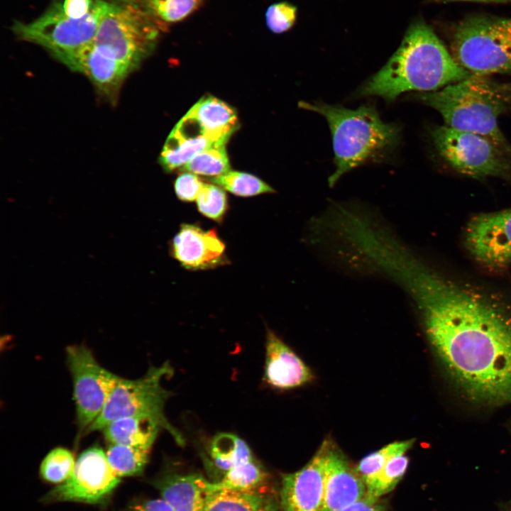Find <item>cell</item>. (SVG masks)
Here are the masks:
<instances>
[{"mask_svg": "<svg viewBox=\"0 0 511 511\" xmlns=\"http://www.w3.org/2000/svg\"><path fill=\"white\" fill-rule=\"evenodd\" d=\"M207 480L199 474H171L155 482L161 498L175 511H204Z\"/></svg>", "mask_w": 511, "mask_h": 511, "instance_id": "ffe728a7", "label": "cell"}, {"mask_svg": "<svg viewBox=\"0 0 511 511\" xmlns=\"http://www.w3.org/2000/svg\"><path fill=\"white\" fill-rule=\"evenodd\" d=\"M511 511V510H510Z\"/></svg>", "mask_w": 511, "mask_h": 511, "instance_id": "f35d334b", "label": "cell"}, {"mask_svg": "<svg viewBox=\"0 0 511 511\" xmlns=\"http://www.w3.org/2000/svg\"><path fill=\"white\" fill-rule=\"evenodd\" d=\"M169 363L150 367L141 378L136 380L119 378L98 417L87 429V433L101 430L109 423L123 417L140 416L150 417L167 431L177 444L183 445L181 433L165 415V405L171 396L161 384L165 376L172 374Z\"/></svg>", "mask_w": 511, "mask_h": 511, "instance_id": "8992f818", "label": "cell"}, {"mask_svg": "<svg viewBox=\"0 0 511 511\" xmlns=\"http://www.w3.org/2000/svg\"><path fill=\"white\" fill-rule=\"evenodd\" d=\"M183 170L214 177L228 172L230 165L225 145H214L199 152L184 165Z\"/></svg>", "mask_w": 511, "mask_h": 511, "instance_id": "4316f807", "label": "cell"}, {"mask_svg": "<svg viewBox=\"0 0 511 511\" xmlns=\"http://www.w3.org/2000/svg\"><path fill=\"white\" fill-rule=\"evenodd\" d=\"M455 60L472 75H511V18L476 14L449 29Z\"/></svg>", "mask_w": 511, "mask_h": 511, "instance_id": "5b68a950", "label": "cell"}, {"mask_svg": "<svg viewBox=\"0 0 511 511\" xmlns=\"http://www.w3.org/2000/svg\"><path fill=\"white\" fill-rule=\"evenodd\" d=\"M414 97L437 111L445 125L484 136L511 158V144L498 121L502 114L511 112V82L472 75L440 89L419 92Z\"/></svg>", "mask_w": 511, "mask_h": 511, "instance_id": "3957f363", "label": "cell"}, {"mask_svg": "<svg viewBox=\"0 0 511 511\" xmlns=\"http://www.w3.org/2000/svg\"><path fill=\"white\" fill-rule=\"evenodd\" d=\"M392 282L412 302L438 358L466 395L511 402V300L449 275L415 251L398 262Z\"/></svg>", "mask_w": 511, "mask_h": 511, "instance_id": "6da1fadb", "label": "cell"}, {"mask_svg": "<svg viewBox=\"0 0 511 511\" xmlns=\"http://www.w3.org/2000/svg\"><path fill=\"white\" fill-rule=\"evenodd\" d=\"M341 511H386V509L379 502V499L366 495L363 498L351 504Z\"/></svg>", "mask_w": 511, "mask_h": 511, "instance_id": "d590c367", "label": "cell"}, {"mask_svg": "<svg viewBox=\"0 0 511 511\" xmlns=\"http://www.w3.org/2000/svg\"><path fill=\"white\" fill-rule=\"evenodd\" d=\"M131 511H175L163 498L144 501L135 505Z\"/></svg>", "mask_w": 511, "mask_h": 511, "instance_id": "8d00e7d4", "label": "cell"}, {"mask_svg": "<svg viewBox=\"0 0 511 511\" xmlns=\"http://www.w3.org/2000/svg\"><path fill=\"white\" fill-rule=\"evenodd\" d=\"M150 449L109 444L106 452L108 462L115 474L128 477L141 473L148 461Z\"/></svg>", "mask_w": 511, "mask_h": 511, "instance_id": "d4e9b609", "label": "cell"}, {"mask_svg": "<svg viewBox=\"0 0 511 511\" xmlns=\"http://www.w3.org/2000/svg\"><path fill=\"white\" fill-rule=\"evenodd\" d=\"M163 429L155 419L140 416L116 419L102 429L109 444H119L151 449L159 432Z\"/></svg>", "mask_w": 511, "mask_h": 511, "instance_id": "44dd1931", "label": "cell"}, {"mask_svg": "<svg viewBox=\"0 0 511 511\" xmlns=\"http://www.w3.org/2000/svg\"><path fill=\"white\" fill-rule=\"evenodd\" d=\"M94 4L92 0H64L62 9L67 16L79 19L91 11Z\"/></svg>", "mask_w": 511, "mask_h": 511, "instance_id": "e575fe53", "label": "cell"}, {"mask_svg": "<svg viewBox=\"0 0 511 511\" xmlns=\"http://www.w3.org/2000/svg\"><path fill=\"white\" fill-rule=\"evenodd\" d=\"M158 34L148 14L132 4L106 2L93 43L135 69Z\"/></svg>", "mask_w": 511, "mask_h": 511, "instance_id": "9c48e42d", "label": "cell"}, {"mask_svg": "<svg viewBox=\"0 0 511 511\" xmlns=\"http://www.w3.org/2000/svg\"><path fill=\"white\" fill-rule=\"evenodd\" d=\"M266 471L255 458L236 466L224 473L220 480L211 483L207 480V493L220 490L256 491L265 482Z\"/></svg>", "mask_w": 511, "mask_h": 511, "instance_id": "cb8c5ba5", "label": "cell"}, {"mask_svg": "<svg viewBox=\"0 0 511 511\" xmlns=\"http://www.w3.org/2000/svg\"><path fill=\"white\" fill-rule=\"evenodd\" d=\"M210 456L214 466L224 473L254 458L244 440L236 434L226 432L219 433L212 439Z\"/></svg>", "mask_w": 511, "mask_h": 511, "instance_id": "603a6c76", "label": "cell"}, {"mask_svg": "<svg viewBox=\"0 0 511 511\" xmlns=\"http://www.w3.org/2000/svg\"><path fill=\"white\" fill-rule=\"evenodd\" d=\"M465 245L481 265L500 269L511 263V209L483 213L468 223Z\"/></svg>", "mask_w": 511, "mask_h": 511, "instance_id": "7c38bea8", "label": "cell"}, {"mask_svg": "<svg viewBox=\"0 0 511 511\" xmlns=\"http://www.w3.org/2000/svg\"><path fill=\"white\" fill-rule=\"evenodd\" d=\"M106 4L97 0L86 16L75 19L64 13L62 4L55 3L35 21L16 23L13 28L21 38L44 47L64 63L93 42Z\"/></svg>", "mask_w": 511, "mask_h": 511, "instance_id": "52a82bcc", "label": "cell"}, {"mask_svg": "<svg viewBox=\"0 0 511 511\" xmlns=\"http://www.w3.org/2000/svg\"><path fill=\"white\" fill-rule=\"evenodd\" d=\"M185 116L194 121L216 145H225L238 127L235 110L212 96L202 97Z\"/></svg>", "mask_w": 511, "mask_h": 511, "instance_id": "d6986e66", "label": "cell"}, {"mask_svg": "<svg viewBox=\"0 0 511 511\" xmlns=\"http://www.w3.org/2000/svg\"><path fill=\"white\" fill-rule=\"evenodd\" d=\"M414 443V439L390 443L363 457L354 469L366 484L392 457L406 454L412 447Z\"/></svg>", "mask_w": 511, "mask_h": 511, "instance_id": "83f0119b", "label": "cell"}, {"mask_svg": "<svg viewBox=\"0 0 511 511\" xmlns=\"http://www.w3.org/2000/svg\"><path fill=\"white\" fill-rule=\"evenodd\" d=\"M471 75L419 19L410 25L388 62L359 87L356 96H375L390 101L407 92L436 91Z\"/></svg>", "mask_w": 511, "mask_h": 511, "instance_id": "7a4b0ae2", "label": "cell"}, {"mask_svg": "<svg viewBox=\"0 0 511 511\" xmlns=\"http://www.w3.org/2000/svg\"><path fill=\"white\" fill-rule=\"evenodd\" d=\"M329 440H324L300 470L282 475V511H319L324 491V464Z\"/></svg>", "mask_w": 511, "mask_h": 511, "instance_id": "4fadbf2b", "label": "cell"}, {"mask_svg": "<svg viewBox=\"0 0 511 511\" xmlns=\"http://www.w3.org/2000/svg\"><path fill=\"white\" fill-rule=\"evenodd\" d=\"M211 180L221 188L240 197H251L274 192L264 181L246 172L229 171L222 175L213 177Z\"/></svg>", "mask_w": 511, "mask_h": 511, "instance_id": "f1b7e54d", "label": "cell"}, {"mask_svg": "<svg viewBox=\"0 0 511 511\" xmlns=\"http://www.w3.org/2000/svg\"><path fill=\"white\" fill-rule=\"evenodd\" d=\"M226 246L215 229L182 224L171 241V255L189 270H205L226 262Z\"/></svg>", "mask_w": 511, "mask_h": 511, "instance_id": "5bb4252c", "label": "cell"}, {"mask_svg": "<svg viewBox=\"0 0 511 511\" xmlns=\"http://www.w3.org/2000/svg\"><path fill=\"white\" fill-rule=\"evenodd\" d=\"M76 461L72 453L63 447L52 449L43 459L40 474L45 481L60 485L72 475Z\"/></svg>", "mask_w": 511, "mask_h": 511, "instance_id": "f546056e", "label": "cell"}, {"mask_svg": "<svg viewBox=\"0 0 511 511\" xmlns=\"http://www.w3.org/2000/svg\"><path fill=\"white\" fill-rule=\"evenodd\" d=\"M264 380L279 390H290L311 382L314 375L305 363L270 329L267 330Z\"/></svg>", "mask_w": 511, "mask_h": 511, "instance_id": "e0dca14e", "label": "cell"}, {"mask_svg": "<svg viewBox=\"0 0 511 511\" xmlns=\"http://www.w3.org/2000/svg\"><path fill=\"white\" fill-rule=\"evenodd\" d=\"M214 145L195 122L185 116L166 140L159 162L165 170L171 172Z\"/></svg>", "mask_w": 511, "mask_h": 511, "instance_id": "ac0fdd59", "label": "cell"}, {"mask_svg": "<svg viewBox=\"0 0 511 511\" xmlns=\"http://www.w3.org/2000/svg\"><path fill=\"white\" fill-rule=\"evenodd\" d=\"M119 483L106 453L94 446L80 454L71 476L49 492L45 500L95 504L106 499Z\"/></svg>", "mask_w": 511, "mask_h": 511, "instance_id": "8fae6325", "label": "cell"}, {"mask_svg": "<svg viewBox=\"0 0 511 511\" xmlns=\"http://www.w3.org/2000/svg\"><path fill=\"white\" fill-rule=\"evenodd\" d=\"M196 202L202 215L217 222L222 221L227 211L226 194L218 185L204 183Z\"/></svg>", "mask_w": 511, "mask_h": 511, "instance_id": "4dcf8cb0", "label": "cell"}, {"mask_svg": "<svg viewBox=\"0 0 511 511\" xmlns=\"http://www.w3.org/2000/svg\"><path fill=\"white\" fill-rule=\"evenodd\" d=\"M432 138L439 155L456 172L511 182V158L488 138L446 125L436 126Z\"/></svg>", "mask_w": 511, "mask_h": 511, "instance_id": "ba28073f", "label": "cell"}, {"mask_svg": "<svg viewBox=\"0 0 511 511\" xmlns=\"http://www.w3.org/2000/svg\"><path fill=\"white\" fill-rule=\"evenodd\" d=\"M70 69L84 74L97 90L109 102H116L120 89L133 70L96 46L93 42L70 57L65 62Z\"/></svg>", "mask_w": 511, "mask_h": 511, "instance_id": "2e32d148", "label": "cell"}, {"mask_svg": "<svg viewBox=\"0 0 511 511\" xmlns=\"http://www.w3.org/2000/svg\"><path fill=\"white\" fill-rule=\"evenodd\" d=\"M427 3H448L451 1H476L487 3H511V0H426Z\"/></svg>", "mask_w": 511, "mask_h": 511, "instance_id": "74e56055", "label": "cell"}, {"mask_svg": "<svg viewBox=\"0 0 511 511\" xmlns=\"http://www.w3.org/2000/svg\"><path fill=\"white\" fill-rule=\"evenodd\" d=\"M409 458L405 454L392 457L366 484V495L379 499L392 491L406 473Z\"/></svg>", "mask_w": 511, "mask_h": 511, "instance_id": "484cf974", "label": "cell"}, {"mask_svg": "<svg viewBox=\"0 0 511 511\" xmlns=\"http://www.w3.org/2000/svg\"><path fill=\"white\" fill-rule=\"evenodd\" d=\"M301 106L323 116L331 130L336 168L328 179L330 187L356 167L385 161L400 143V126L384 122L374 106L350 109L321 102H302Z\"/></svg>", "mask_w": 511, "mask_h": 511, "instance_id": "277c9868", "label": "cell"}, {"mask_svg": "<svg viewBox=\"0 0 511 511\" xmlns=\"http://www.w3.org/2000/svg\"><path fill=\"white\" fill-rule=\"evenodd\" d=\"M275 500L260 491L220 490L207 493L204 511H277Z\"/></svg>", "mask_w": 511, "mask_h": 511, "instance_id": "7402d4cb", "label": "cell"}, {"mask_svg": "<svg viewBox=\"0 0 511 511\" xmlns=\"http://www.w3.org/2000/svg\"><path fill=\"white\" fill-rule=\"evenodd\" d=\"M66 358L73 383L79 439L100 414L120 377L104 368L84 345L67 346Z\"/></svg>", "mask_w": 511, "mask_h": 511, "instance_id": "30bf717a", "label": "cell"}, {"mask_svg": "<svg viewBox=\"0 0 511 511\" xmlns=\"http://www.w3.org/2000/svg\"><path fill=\"white\" fill-rule=\"evenodd\" d=\"M204 183L194 173L185 172L177 177L175 182L177 197L184 202L197 200Z\"/></svg>", "mask_w": 511, "mask_h": 511, "instance_id": "836d02e7", "label": "cell"}, {"mask_svg": "<svg viewBox=\"0 0 511 511\" xmlns=\"http://www.w3.org/2000/svg\"><path fill=\"white\" fill-rule=\"evenodd\" d=\"M296 18V6L285 1L270 5L265 12L267 26L275 33H282L290 29Z\"/></svg>", "mask_w": 511, "mask_h": 511, "instance_id": "1f68e13d", "label": "cell"}, {"mask_svg": "<svg viewBox=\"0 0 511 511\" xmlns=\"http://www.w3.org/2000/svg\"><path fill=\"white\" fill-rule=\"evenodd\" d=\"M153 10L164 21H178L189 14L199 0H149Z\"/></svg>", "mask_w": 511, "mask_h": 511, "instance_id": "d6a6232c", "label": "cell"}, {"mask_svg": "<svg viewBox=\"0 0 511 511\" xmlns=\"http://www.w3.org/2000/svg\"><path fill=\"white\" fill-rule=\"evenodd\" d=\"M366 486L341 451L329 442L324 464V491L319 511H341L363 498Z\"/></svg>", "mask_w": 511, "mask_h": 511, "instance_id": "9a60e30c", "label": "cell"}]
</instances>
